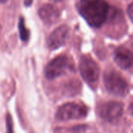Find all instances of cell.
<instances>
[{"mask_svg": "<svg viewBox=\"0 0 133 133\" xmlns=\"http://www.w3.org/2000/svg\"><path fill=\"white\" fill-rule=\"evenodd\" d=\"M79 11L89 25L97 28L106 22L109 5L105 0H80Z\"/></svg>", "mask_w": 133, "mask_h": 133, "instance_id": "obj_1", "label": "cell"}, {"mask_svg": "<svg viewBox=\"0 0 133 133\" xmlns=\"http://www.w3.org/2000/svg\"><path fill=\"white\" fill-rule=\"evenodd\" d=\"M104 82L106 89L114 96H124L128 92L127 82L122 74L115 71H107L104 74Z\"/></svg>", "mask_w": 133, "mask_h": 133, "instance_id": "obj_2", "label": "cell"}, {"mask_svg": "<svg viewBox=\"0 0 133 133\" xmlns=\"http://www.w3.org/2000/svg\"><path fill=\"white\" fill-rule=\"evenodd\" d=\"M87 108L81 104L75 103H68L61 106L55 114L56 119L61 122L71 120H79L87 115Z\"/></svg>", "mask_w": 133, "mask_h": 133, "instance_id": "obj_3", "label": "cell"}, {"mask_svg": "<svg viewBox=\"0 0 133 133\" xmlns=\"http://www.w3.org/2000/svg\"><path fill=\"white\" fill-rule=\"evenodd\" d=\"M72 64L66 56L60 55L51 60L45 68V77L48 80L55 79L65 73L67 71L72 70Z\"/></svg>", "mask_w": 133, "mask_h": 133, "instance_id": "obj_4", "label": "cell"}, {"mask_svg": "<svg viewBox=\"0 0 133 133\" xmlns=\"http://www.w3.org/2000/svg\"><path fill=\"white\" fill-rule=\"evenodd\" d=\"M79 71L81 76L89 84H94L98 81L100 67L97 63L90 56H83L79 61Z\"/></svg>", "mask_w": 133, "mask_h": 133, "instance_id": "obj_5", "label": "cell"}, {"mask_svg": "<svg viewBox=\"0 0 133 133\" xmlns=\"http://www.w3.org/2000/svg\"><path fill=\"white\" fill-rule=\"evenodd\" d=\"M123 104L117 101H110L101 105L99 110L101 117L106 122L115 123L118 122L123 114Z\"/></svg>", "mask_w": 133, "mask_h": 133, "instance_id": "obj_6", "label": "cell"}, {"mask_svg": "<svg viewBox=\"0 0 133 133\" xmlns=\"http://www.w3.org/2000/svg\"><path fill=\"white\" fill-rule=\"evenodd\" d=\"M69 31V29L66 25H62L55 29L48 37V47L51 50H55L62 46L65 43Z\"/></svg>", "mask_w": 133, "mask_h": 133, "instance_id": "obj_7", "label": "cell"}, {"mask_svg": "<svg viewBox=\"0 0 133 133\" xmlns=\"http://www.w3.org/2000/svg\"><path fill=\"white\" fill-rule=\"evenodd\" d=\"M114 60L117 65L123 70L129 69L132 64V55L131 51L123 46L115 49L114 53Z\"/></svg>", "mask_w": 133, "mask_h": 133, "instance_id": "obj_8", "label": "cell"}, {"mask_svg": "<svg viewBox=\"0 0 133 133\" xmlns=\"http://www.w3.org/2000/svg\"><path fill=\"white\" fill-rule=\"evenodd\" d=\"M38 15L45 24H53L58 21L60 16V13L56 7L51 4L47 3L40 7L38 10Z\"/></svg>", "mask_w": 133, "mask_h": 133, "instance_id": "obj_9", "label": "cell"}, {"mask_svg": "<svg viewBox=\"0 0 133 133\" xmlns=\"http://www.w3.org/2000/svg\"><path fill=\"white\" fill-rule=\"evenodd\" d=\"M19 37L20 39L23 42H26L30 37V32L28 29L25 26L24 19L23 17L19 18Z\"/></svg>", "mask_w": 133, "mask_h": 133, "instance_id": "obj_10", "label": "cell"}, {"mask_svg": "<svg viewBox=\"0 0 133 133\" xmlns=\"http://www.w3.org/2000/svg\"><path fill=\"white\" fill-rule=\"evenodd\" d=\"M6 128H7V133H13L12 122L11 119V116L9 114H7V117H6Z\"/></svg>", "mask_w": 133, "mask_h": 133, "instance_id": "obj_11", "label": "cell"}, {"mask_svg": "<svg viewBox=\"0 0 133 133\" xmlns=\"http://www.w3.org/2000/svg\"><path fill=\"white\" fill-rule=\"evenodd\" d=\"M128 14L129 16V18L131 19V20H132V14H133V7H132V4H129V7H128Z\"/></svg>", "mask_w": 133, "mask_h": 133, "instance_id": "obj_12", "label": "cell"}, {"mask_svg": "<svg viewBox=\"0 0 133 133\" xmlns=\"http://www.w3.org/2000/svg\"><path fill=\"white\" fill-rule=\"evenodd\" d=\"M32 2V0H25V5H30Z\"/></svg>", "mask_w": 133, "mask_h": 133, "instance_id": "obj_13", "label": "cell"}, {"mask_svg": "<svg viewBox=\"0 0 133 133\" xmlns=\"http://www.w3.org/2000/svg\"><path fill=\"white\" fill-rule=\"evenodd\" d=\"M51 1H53V2H62V1H63V0H51Z\"/></svg>", "mask_w": 133, "mask_h": 133, "instance_id": "obj_14", "label": "cell"}, {"mask_svg": "<svg viewBox=\"0 0 133 133\" xmlns=\"http://www.w3.org/2000/svg\"><path fill=\"white\" fill-rule=\"evenodd\" d=\"M5 2H7V0H0V3H5Z\"/></svg>", "mask_w": 133, "mask_h": 133, "instance_id": "obj_15", "label": "cell"}]
</instances>
